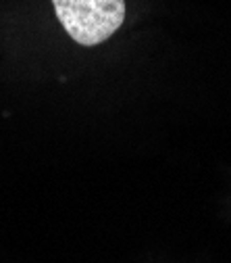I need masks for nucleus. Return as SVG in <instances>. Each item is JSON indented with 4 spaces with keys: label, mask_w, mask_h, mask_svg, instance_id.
I'll use <instances>...</instances> for the list:
<instances>
[{
    "label": "nucleus",
    "mask_w": 231,
    "mask_h": 263,
    "mask_svg": "<svg viewBox=\"0 0 231 263\" xmlns=\"http://www.w3.org/2000/svg\"><path fill=\"white\" fill-rule=\"evenodd\" d=\"M65 31L81 46L109 40L125 21V0H52Z\"/></svg>",
    "instance_id": "1"
}]
</instances>
